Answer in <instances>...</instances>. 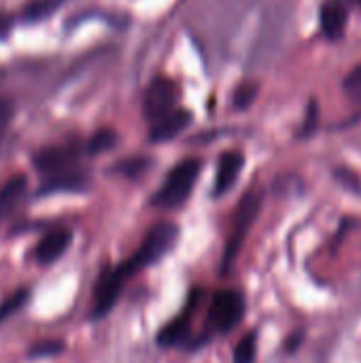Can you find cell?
I'll return each mask as SVG.
<instances>
[{
  "instance_id": "1",
  "label": "cell",
  "mask_w": 361,
  "mask_h": 363,
  "mask_svg": "<svg viewBox=\"0 0 361 363\" xmlns=\"http://www.w3.org/2000/svg\"><path fill=\"white\" fill-rule=\"evenodd\" d=\"M177 240H179V225L172 221H160L145 234L140 247L117 268H111V272L119 283L126 285L136 272H143L145 268L157 264L166 253H170Z\"/></svg>"
},
{
  "instance_id": "2",
  "label": "cell",
  "mask_w": 361,
  "mask_h": 363,
  "mask_svg": "<svg viewBox=\"0 0 361 363\" xmlns=\"http://www.w3.org/2000/svg\"><path fill=\"white\" fill-rule=\"evenodd\" d=\"M200 170H202V162L198 157H187V160L179 162L168 172L160 191L151 198V204L157 208H166V211L183 206L185 200L194 191V185L200 177Z\"/></svg>"
},
{
  "instance_id": "3",
  "label": "cell",
  "mask_w": 361,
  "mask_h": 363,
  "mask_svg": "<svg viewBox=\"0 0 361 363\" xmlns=\"http://www.w3.org/2000/svg\"><path fill=\"white\" fill-rule=\"evenodd\" d=\"M260 208H262V196L257 191H247L243 196V200L238 202L234 219H232V230L226 240V249H223V257H221V272H228L230 266L234 264V259L238 257V253L245 245V238H247L253 221L260 215Z\"/></svg>"
},
{
  "instance_id": "4",
  "label": "cell",
  "mask_w": 361,
  "mask_h": 363,
  "mask_svg": "<svg viewBox=\"0 0 361 363\" xmlns=\"http://www.w3.org/2000/svg\"><path fill=\"white\" fill-rule=\"evenodd\" d=\"M245 311H247V302L240 291L236 289L217 291L209 306L206 325L215 334H230L245 319Z\"/></svg>"
},
{
  "instance_id": "5",
  "label": "cell",
  "mask_w": 361,
  "mask_h": 363,
  "mask_svg": "<svg viewBox=\"0 0 361 363\" xmlns=\"http://www.w3.org/2000/svg\"><path fill=\"white\" fill-rule=\"evenodd\" d=\"M81 145L77 143H68V145H55V147H47L43 151H38L34 155V168L45 174V179L55 177V174H64L70 170L79 168V160H81Z\"/></svg>"
},
{
  "instance_id": "6",
  "label": "cell",
  "mask_w": 361,
  "mask_h": 363,
  "mask_svg": "<svg viewBox=\"0 0 361 363\" xmlns=\"http://www.w3.org/2000/svg\"><path fill=\"white\" fill-rule=\"evenodd\" d=\"M177 102H179V87H177V83L172 79H166V77L153 79L149 89H147V94H145V102H143L145 119L155 123L157 119H162L168 113H172L177 108Z\"/></svg>"
},
{
  "instance_id": "7",
  "label": "cell",
  "mask_w": 361,
  "mask_h": 363,
  "mask_svg": "<svg viewBox=\"0 0 361 363\" xmlns=\"http://www.w3.org/2000/svg\"><path fill=\"white\" fill-rule=\"evenodd\" d=\"M198 296L200 291H194L185 304V308L179 313V317H174L172 321H168L160 334H157V345L162 349H170V347H177V345H185L187 338L191 336V319H194V311L198 306Z\"/></svg>"
},
{
  "instance_id": "8",
  "label": "cell",
  "mask_w": 361,
  "mask_h": 363,
  "mask_svg": "<svg viewBox=\"0 0 361 363\" xmlns=\"http://www.w3.org/2000/svg\"><path fill=\"white\" fill-rule=\"evenodd\" d=\"M123 287H126V285L119 283V281L113 277L111 268H104V270L100 272V277H98V281H96V287H94V306H91V313H89L94 321L104 319V317L113 311V306L117 304V300H119Z\"/></svg>"
},
{
  "instance_id": "9",
  "label": "cell",
  "mask_w": 361,
  "mask_h": 363,
  "mask_svg": "<svg viewBox=\"0 0 361 363\" xmlns=\"http://www.w3.org/2000/svg\"><path fill=\"white\" fill-rule=\"evenodd\" d=\"M70 242H72V232L70 230H53V232H49V234H45L40 238V242L36 245L32 257L40 266H51L53 262H57L68 251Z\"/></svg>"
},
{
  "instance_id": "10",
  "label": "cell",
  "mask_w": 361,
  "mask_h": 363,
  "mask_svg": "<svg viewBox=\"0 0 361 363\" xmlns=\"http://www.w3.org/2000/svg\"><path fill=\"white\" fill-rule=\"evenodd\" d=\"M243 168H245V155L240 151H228V153H223L219 157V164H217L213 194L215 196L228 194L234 187V183L238 181Z\"/></svg>"
},
{
  "instance_id": "11",
  "label": "cell",
  "mask_w": 361,
  "mask_h": 363,
  "mask_svg": "<svg viewBox=\"0 0 361 363\" xmlns=\"http://www.w3.org/2000/svg\"><path fill=\"white\" fill-rule=\"evenodd\" d=\"M347 17L349 13L343 0H328L319 11V26H321L323 36L330 40H338L345 34Z\"/></svg>"
},
{
  "instance_id": "12",
  "label": "cell",
  "mask_w": 361,
  "mask_h": 363,
  "mask_svg": "<svg viewBox=\"0 0 361 363\" xmlns=\"http://www.w3.org/2000/svg\"><path fill=\"white\" fill-rule=\"evenodd\" d=\"M191 121V113L185 108H174L172 113H168L166 117L157 119L155 123H151V132L149 138L153 143H166L174 136H179Z\"/></svg>"
},
{
  "instance_id": "13",
  "label": "cell",
  "mask_w": 361,
  "mask_h": 363,
  "mask_svg": "<svg viewBox=\"0 0 361 363\" xmlns=\"http://www.w3.org/2000/svg\"><path fill=\"white\" fill-rule=\"evenodd\" d=\"M87 185H89L87 174L81 168H77V170L45 179L38 189V196H49V194H57V191H85Z\"/></svg>"
},
{
  "instance_id": "14",
  "label": "cell",
  "mask_w": 361,
  "mask_h": 363,
  "mask_svg": "<svg viewBox=\"0 0 361 363\" xmlns=\"http://www.w3.org/2000/svg\"><path fill=\"white\" fill-rule=\"evenodd\" d=\"M26 191H28V181H26L23 174H17V177L9 179L0 187V221L11 217L19 208V204L26 198Z\"/></svg>"
},
{
  "instance_id": "15",
  "label": "cell",
  "mask_w": 361,
  "mask_h": 363,
  "mask_svg": "<svg viewBox=\"0 0 361 363\" xmlns=\"http://www.w3.org/2000/svg\"><path fill=\"white\" fill-rule=\"evenodd\" d=\"M64 2H66V0H32V2L23 9L21 17H23L26 21H40V19L49 17L51 13H55Z\"/></svg>"
},
{
  "instance_id": "16",
  "label": "cell",
  "mask_w": 361,
  "mask_h": 363,
  "mask_svg": "<svg viewBox=\"0 0 361 363\" xmlns=\"http://www.w3.org/2000/svg\"><path fill=\"white\" fill-rule=\"evenodd\" d=\"M115 145H117V134L113 130H100L89 138V143L85 145V151L89 155H98V153H104V151L113 149Z\"/></svg>"
},
{
  "instance_id": "17",
  "label": "cell",
  "mask_w": 361,
  "mask_h": 363,
  "mask_svg": "<svg viewBox=\"0 0 361 363\" xmlns=\"http://www.w3.org/2000/svg\"><path fill=\"white\" fill-rule=\"evenodd\" d=\"M28 298H30V289L28 287H19L4 302H0V323L4 319H9L11 315H15L19 308H23V304L28 302Z\"/></svg>"
},
{
  "instance_id": "18",
  "label": "cell",
  "mask_w": 361,
  "mask_h": 363,
  "mask_svg": "<svg viewBox=\"0 0 361 363\" xmlns=\"http://www.w3.org/2000/svg\"><path fill=\"white\" fill-rule=\"evenodd\" d=\"M257 355V336L249 332L240 338V342L234 349V363H253Z\"/></svg>"
},
{
  "instance_id": "19",
  "label": "cell",
  "mask_w": 361,
  "mask_h": 363,
  "mask_svg": "<svg viewBox=\"0 0 361 363\" xmlns=\"http://www.w3.org/2000/svg\"><path fill=\"white\" fill-rule=\"evenodd\" d=\"M66 345L64 340H40L36 345H32L28 349V357L30 359H45V357H55L60 353H64Z\"/></svg>"
},
{
  "instance_id": "20",
  "label": "cell",
  "mask_w": 361,
  "mask_h": 363,
  "mask_svg": "<svg viewBox=\"0 0 361 363\" xmlns=\"http://www.w3.org/2000/svg\"><path fill=\"white\" fill-rule=\"evenodd\" d=\"M147 166H149V160H147V157H132V160H126V162L117 164V166H115V172L134 179V177L143 174V172L147 170Z\"/></svg>"
},
{
  "instance_id": "21",
  "label": "cell",
  "mask_w": 361,
  "mask_h": 363,
  "mask_svg": "<svg viewBox=\"0 0 361 363\" xmlns=\"http://www.w3.org/2000/svg\"><path fill=\"white\" fill-rule=\"evenodd\" d=\"M257 96V85L253 83H247V85H240L234 94V106L236 108H247Z\"/></svg>"
},
{
  "instance_id": "22",
  "label": "cell",
  "mask_w": 361,
  "mask_h": 363,
  "mask_svg": "<svg viewBox=\"0 0 361 363\" xmlns=\"http://www.w3.org/2000/svg\"><path fill=\"white\" fill-rule=\"evenodd\" d=\"M345 91L351 96V98H361V66H357L355 70H351L343 83Z\"/></svg>"
},
{
  "instance_id": "23",
  "label": "cell",
  "mask_w": 361,
  "mask_h": 363,
  "mask_svg": "<svg viewBox=\"0 0 361 363\" xmlns=\"http://www.w3.org/2000/svg\"><path fill=\"white\" fill-rule=\"evenodd\" d=\"M11 119H13V102L6 98H0V138L4 136Z\"/></svg>"
},
{
  "instance_id": "24",
  "label": "cell",
  "mask_w": 361,
  "mask_h": 363,
  "mask_svg": "<svg viewBox=\"0 0 361 363\" xmlns=\"http://www.w3.org/2000/svg\"><path fill=\"white\" fill-rule=\"evenodd\" d=\"M11 28H13V17L0 11V40H4L9 36Z\"/></svg>"
},
{
  "instance_id": "25",
  "label": "cell",
  "mask_w": 361,
  "mask_h": 363,
  "mask_svg": "<svg viewBox=\"0 0 361 363\" xmlns=\"http://www.w3.org/2000/svg\"><path fill=\"white\" fill-rule=\"evenodd\" d=\"M302 334H296L294 338H289L287 342H285V349H287V353H294V351H298V347H300V342H302Z\"/></svg>"
},
{
  "instance_id": "26",
  "label": "cell",
  "mask_w": 361,
  "mask_h": 363,
  "mask_svg": "<svg viewBox=\"0 0 361 363\" xmlns=\"http://www.w3.org/2000/svg\"><path fill=\"white\" fill-rule=\"evenodd\" d=\"M355 2H357V4H360V6H361V0H355Z\"/></svg>"
}]
</instances>
